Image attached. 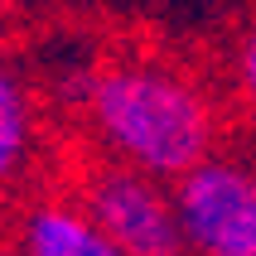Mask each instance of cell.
<instances>
[{"mask_svg":"<svg viewBox=\"0 0 256 256\" xmlns=\"http://www.w3.org/2000/svg\"><path fill=\"white\" fill-rule=\"evenodd\" d=\"M68 194L126 256H184L170 184H155L126 164L82 150L72 160Z\"/></svg>","mask_w":256,"mask_h":256,"instance_id":"cell-2","label":"cell"},{"mask_svg":"<svg viewBox=\"0 0 256 256\" xmlns=\"http://www.w3.org/2000/svg\"><path fill=\"white\" fill-rule=\"evenodd\" d=\"M170 198L184 256H256L252 155L222 145L179 184H170Z\"/></svg>","mask_w":256,"mask_h":256,"instance_id":"cell-3","label":"cell"},{"mask_svg":"<svg viewBox=\"0 0 256 256\" xmlns=\"http://www.w3.org/2000/svg\"><path fill=\"white\" fill-rule=\"evenodd\" d=\"M252 198H256V150H252Z\"/></svg>","mask_w":256,"mask_h":256,"instance_id":"cell-8","label":"cell"},{"mask_svg":"<svg viewBox=\"0 0 256 256\" xmlns=\"http://www.w3.org/2000/svg\"><path fill=\"white\" fill-rule=\"evenodd\" d=\"M228 87H232V102H237V106L256 121V14L237 29V39H232Z\"/></svg>","mask_w":256,"mask_h":256,"instance_id":"cell-6","label":"cell"},{"mask_svg":"<svg viewBox=\"0 0 256 256\" xmlns=\"http://www.w3.org/2000/svg\"><path fill=\"white\" fill-rule=\"evenodd\" d=\"M5 242L14 246V256H126L82 213V203L68 188H44L20 198L5 222Z\"/></svg>","mask_w":256,"mask_h":256,"instance_id":"cell-4","label":"cell"},{"mask_svg":"<svg viewBox=\"0 0 256 256\" xmlns=\"http://www.w3.org/2000/svg\"><path fill=\"white\" fill-rule=\"evenodd\" d=\"M5 48H10V24L0 20V58H5Z\"/></svg>","mask_w":256,"mask_h":256,"instance_id":"cell-7","label":"cell"},{"mask_svg":"<svg viewBox=\"0 0 256 256\" xmlns=\"http://www.w3.org/2000/svg\"><path fill=\"white\" fill-rule=\"evenodd\" d=\"M0 256H14V246H10V242H5V237H0Z\"/></svg>","mask_w":256,"mask_h":256,"instance_id":"cell-9","label":"cell"},{"mask_svg":"<svg viewBox=\"0 0 256 256\" xmlns=\"http://www.w3.org/2000/svg\"><path fill=\"white\" fill-rule=\"evenodd\" d=\"M72 112L92 155L155 184H179L228 136V106L213 82L184 58L145 44L102 54Z\"/></svg>","mask_w":256,"mask_h":256,"instance_id":"cell-1","label":"cell"},{"mask_svg":"<svg viewBox=\"0 0 256 256\" xmlns=\"http://www.w3.org/2000/svg\"><path fill=\"white\" fill-rule=\"evenodd\" d=\"M44 160L39 92L10 58H0V203L20 198Z\"/></svg>","mask_w":256,"mask_h":256,"instance_id":"cell-5","label":"cell"}]
</instances>
